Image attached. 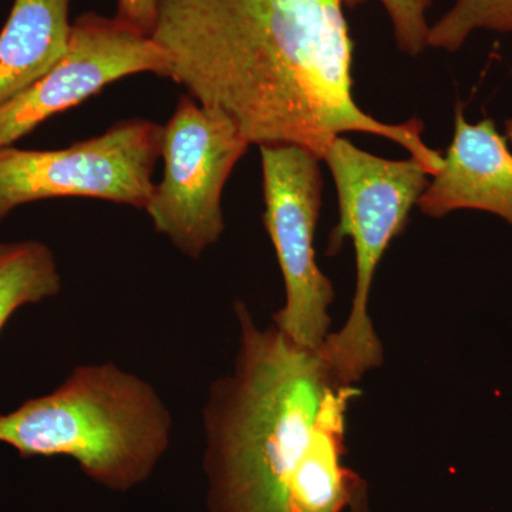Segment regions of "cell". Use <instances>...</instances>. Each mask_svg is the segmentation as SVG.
I'll return each instance as SVG.
<instances>
[{
	"mask_svg": "<svg viewBox=\"0 0 512 512\" xmlns=\"http://www.w3.org/2000/svg\"><path fill=\"white\" fill-rule=\"evenodd\" d=\"M348 512H373L372 505H370L369 490H367V483L360 487L357 491L352 504H350Z\"/></svg>",
	"mask_w": 512,
	"mask_h": 512,
	"instance_id": "15",
	"label": "cell"
},
{
	"mask_svg": "<svg viewBox=\"0 0 512 512\" xmlns=\"http://www.w3.org/2000/svg\"><path fill=\"white\" fill-rule=\"evenodd\" d=\"M248 138L228 114L185 94L163 126L164 175L147 202L158 234L181 254L200 259L225 231L221 200Z\"/></svg>",
	"mask_w": 512,
	"mask_h": 512,
	"instance_id": "6",
	"label": "cell"
},
{
	"mask_svg": "<svg viewBox=\"0 0 512 512\" xmlns=\"http://www.w3.org/2000/svg\"><path fill=\"white\" fill-rule=\"evenodd\" d=\"M173 430L156 387L113 362L76 366L53 392L0 414V444L23 458H72L117 493L146 483Z\"/></svg>",
	"mask_w": 512,
	"mask_h": 512,
	"instance_id": "3",
	"label": "cell"
},
{
	"mask_svg": "<svg viewBox=\"0 0 512 512\" xmlns=\"http://www.w3.org/2000/svg\"><path fill=\"white\" fill-rule=\"evenodd\" d=\"M505 138L512 144V119L505 121Z\"/></svg>",
	"mask_w": 512,
	"mask_h": 512,
	"instance_id": "16",
	"label": "cell"
},
{
	"mask_svg": "<svg viewBox=\"0 0 512 512\" xmlns=\"http://www.w3.org/2000/svg\"><path fill=\"white\" fill-rule=\"evenodd\" d=\"M477 30L512 33V0H456L431 26L429 46L457 52Z\"/></svg>",
	"mask_w": 512,
	"mask_h": 512,
	"instance_id": "12",
	"label": "cell"
},
{
	"mask_svg": "<svg viewBox=\"0 0 512 512\" xmlns=\"http://www.w3.org/2000/svg\"><path fill=\"white\" fill-rule=\"evenodd\" d=\"M62 286L55 252L45 242L0 244V332L23 306L56 298Z\"/></svg>",
	"mask_w": 512,
	"mask_h": 512,
	"instance_id": "11",
	"label": "cell"
},
{
	"mask_svg": "<svg viewBox=\"0 0 512 512\" xmlns=\"http://www.w3.org/2000/svg\"><path fill=\"white\" fill-rule=\"evenodd\" d=\"M70 0H13L0 30V107L29 89L62 57Z\"/></svg>",
	"mask_w": 512,
	"mask_h": 512,
	"instance_id": "10",
	"label": "cell"
},
{
	"mask_svg": "<svg viewBox=\"0 0 512 512\" xmlns=\"http://www.w3.org/2000/svg\"><path fill=\"white\" fill-rule=\"evenodd\" d=\"M323 161L335 181L339 205V221L329 234L326 255L352 239L356 286L345 325L330 332L320 350L339 377L356 384L383 363L382 342L369 315L377 266L409 224L410 212L429 187L431 175L416 158L375 156L343 136L332 141Z\"/></svg>",
	"mask_w": 512,
	"mask_h": 512,
	"instance_id": "4",
	"label": "cell"
},
{
	"mask_svg": "<svg viewBox=\"0 0 512 512\" xmlns=\"http://www.w3.org/2000/svg\"><path fill=\"white\" fill-rule=\"evenodd\" d=\"M160 0H119L117 19L144 35H153Z\"/></svg>",
	"mask_w": 512,
	"mask_h": 512,
	"instance_id": "14",
	"label": "cell"
},
{
	"mask_svg": "<svg viewBox=\"0 0 512 512\" xmlns=\"http://www.w3.org/2000/svg\"><path fill=\"white\" fill-rule=\"evenodd\" d=\"M234 367L202 410L210 512H348L366 483L346 464V421L360 392L322 350L302 348L234 305Z\"/></svg>",
	"mask_w": 512,
	"mask_h": 512,
	"instance_id": "2",
	"label": "cell"
},
{
	"mask_svg": "<svg viewBox=\"0 0 512 512\" xmlns=\"http://www.w3.org/2000/svg\"><path fill=\"white\" fill-rule=\"evenodd\" d=\"M154 40L188 96L228 114L255 146L293 144L323 160L336 137L399 144L439 173L424 124H386L353 96V53L340 0H160Z\"/></svg>",
	"mask_w": 512,
	"mask_h": 512,
	"instance_id": "1",
	"label": "cell"
},
{
	"mask_svg": "<svg viewBox=\"0 0 512 512\" xmlns=\"http://www.w3.org/2000/svg\"><path fill=\"white\" fill-rule=\"evenodd\" d=\"M431 178L417 204L427 217L477 210L497 215L512 227V153L493 119L470 123L457 104L453 140L443 167Z\"/></svg>",
	"mask_w": 512,
	"mask_h": 512,
	"instance_id": "9",
	"label": "cell"
},
{
	"mask_svg": "<svg viewBox=\"0 0 512 512\" xmlns=\"http://www.w3.org/2000/svg\"><path fill=\"white\" fill-rule=\"evenodd\" d=\"M367 0H340L343 8L355 9ZM434 0H380L390 20L394 39L406 55L416 57L429 47L427 12Z\"/></svg>",
	"mask_w": 512,
	"mask_h": 512,
	"instance_id": "13",
	"label": "cell"
},
{
	"mask_svg": "<svg viewBox=\"0 0 512 512\" xmlns=\"http://www.w3.org/2000/svg\"><path fill=\"white\" fill-rule=\"evenodd\" d=\"M264 224L274 244L285 285V303L272 319L302 348L319 350L330 333L332 281L316 264V227L322 208L320 158L293 144L259 146Z\"/></svg>",
	"mask_w": 512,
	"mask_h": 512,
	"instance_id": "7",
	"label": "cell"
},
{
	"mask_svg": "<svg viewBox=\"0 0 512 512\" xmlns=\"http://www.w3.org/2000/svg\"><path fill=\"white\" fill-rule=\"evenodd\" d=\"M161 136L160 124L128 119L57 150L0 148V224L19 207L50 198H93L144 210L156 187Z\"/></svg>",
	"mask_w": 512,
	"mask_h": 512,
	"instance_id": "5",
	"label": "cell"
},
{
	"mask_svg": "<svg viewBox=\"0 0 512 512\" xmlns=\"http://www.w3.org/2000/svg\"><path fill=\"white\" fill-rule=\"evenodd\" d=\"M170 57L151 36L117 18L83 13L62 57L29 89L0 107V148L15 146L56 114L79 106L124 77H170Z\"/></svg>",
	"mask_w": 512,
	"mask_h": 512,
	"instance_id": "8",
	"label": "cell"
}]
</instances>
